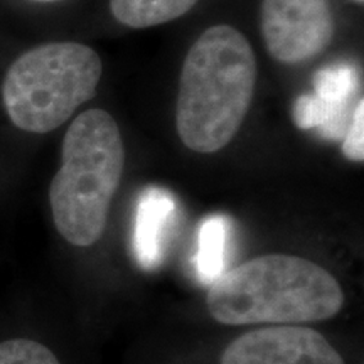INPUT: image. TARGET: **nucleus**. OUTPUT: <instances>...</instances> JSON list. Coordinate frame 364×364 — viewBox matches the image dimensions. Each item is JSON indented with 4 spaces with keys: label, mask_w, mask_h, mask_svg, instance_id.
Segmentation results:
<instances>
[{
    "label": "nucleus",
    "mask_w": 364,
    "mask_h": 364,
    "mask_svg": "<svg viewBox=\"0 0 364 364\" xmlns=\"http://www.w3.org/2000/svg\"><path fill=\"white\" fill-rule=\"evenodd\" d=\"M257 81V58L235 27L213 26L191 46L177 95L181 142L199 154L225 149L248 115Z\"/></svg>",
    "instance_id": "obj_1"
},
{
    "label": "nucleus",
    "mask_w": 364,
    "mask_h": 364,
    "mask_svg": "<svg viewBox=\"0 0 364 364\" xmlns=\"http://www.w3.org/2000/svg\"><path fill=\"white\" fill-rule=\"evenodd\" d=\"M344 292L334 275L294 255H263L209 285L208 309L226 326L304 324L338 316Z\"/></svg>",
    "instance_id": "obj_2"
},
{
    "label": "nucleus",
    "mask_w": 364,
    "mask_h": 364,
    "mask_svg": "<svg viewBox=\"0 0 364 364\" xmlns=\"http://www.w3.org/2000/svg\"><path fill=\"white\" fill-rule=\"evenodd\" d=\"M124 167V139L110 113L91 108L73 120L49 188L54 225L68 243L91 247L102 238Z\"/></svg>",
    "instance_id": "obj_3"
},
{
    "label": "nucleus",
    "mask_w": 364,
    "mask_h": 364,
    "mask_svg": "<svg viewBox=\"0 0 364 364\" xmlns=\"http://www.w3.org/2000/svg\"><path fill=\"white\" fill-rule=\"evenodd\" d=\"M102 73V59L88 46H38L7 70L2 83L4 108L21 130L48 134L95 97Z\"/></svg>",
    "instance_id": "obj_4"
},
{
    "label": "nucleus",
    "mask_w": 364,
    "mask_h": 364,
    "mask_svg": "<svg viewBox=\"0 0 364 364\" xmlns=\"http://www.w3.org/2000/svg\"><path fill=\"white\" fill-rule=\"evenodd\" d=\"M334 31L329 0H262V36L277 61L297 65L318 56Z\"/></svg>",
    "instance_id": "obj_5"
},
{
    "label": "nucleus",
    "mask_w": 364,
    "mask_h": 364,
    "mask_svg": "<svg viewBox=\"0 0 364 364\" xmlns=\"http://www.w3.org/2000/svg\"><path fill=\"white\" fill-rule=\"evenodd\" d=\"M221 364H344V359L317 331L275 326L236 338L223 353Z\"/></svg>",
    "instance_id": "obj_6"
},
{
    "label": "nucleus",
    "mask_w": 364,
    "mask_h": 364,
    "mask_svg": "<svg viewBox=\"0 0 364 364\" xmlns=\"http://www.w3.org/2000/svg\"><path fill=\"white\" fill-rule=\"evenodd\" d=\"M176 216V201L161 188H147L136 206L134 252L139 265L154 270L164 260L166 236Z\"/></svg>",
    "instance_id": "obj_7"
},
{
    "label": "nucleus",
    "mask_w": 364,
    "mask_h": 364,
    "mask_svg": "<svg viewBox=\"0 0 364 364\" xmlns=\"http://www.w3.org/2000/svg\"><path fill=\"white\" fill-rule=\"evenodd\" d=\"M314 86H316L317 97L324 100L332 112V125L326 139H343L353 117V112H349L348 105L358 88L356 70L349 65L326 68L316 75Z\"/></svg>",
    "instance_id": "obj_8"
},
{
    "label": "nucleus",
    "mask_w": 364,
    "mask_h": 364,
    "mask_svg": "<svg viewBox=\"0 0 364 364\" xmlns=\"http://www.w3.org/2000/svg\"><path fill=\"white\" fill-rule=\"evenodd\" d=\"M230 220L223 215L209 216L201 223L196 252V273L204 285H211L226 272V248Z\"/></svg>",
    "instance_id": "obj_9"
},
{
    "label": "nucleus",
    "mask_w": 364,
    "mask_h": 364,
    "mask_svg": "<svg viewBox=\"0 0 364 364\" xmlns=\"http://www.w3.org/2000/svg\"><path fill=\"white\" fill-rule=\"evenodd\" d=\"M196 4L198 0H110V9L120 24L147 29L179 19Z\"/></svg>",
    "instance_id": "obj_10"
},
{
    "label": "nucleus",
    "mask_w": 364,
    "mask_h": 364,
    "mask_svg": "<svg viewBox=\"0 0 364 364\" xmlns=\"http://www.w3.org/2000/svg\"><path fill=\"white\" fill-rule=\"evenodd\" d=\"M0 364H61L51 349L33 339H9L0 343Z\"/></svg>",
    "instance_id": "obj_11"
},
{
    "label": "nucleus",
    "mask_w": 364,
    "mask_h": 364,
    "mask_svg": "<svg viewBox=\"0 0 364 364\" xmlns=\"http://www.w3.org/2000/svg\"><path fill=\"white\" fill-rule=\"evenodd\" d=\"M343 154L349 161L363 162L364 161V102L358 100L353 110L351 124L343 136Z\"/></svg>",
    "instance_id": "obj_12"
},
{
    "label": "nucleus",
    "mask_w": 364,
    "mask_h": 364,
    "mask_svg": "<svg viewBox=\"0 0 364 364\" xmlns=\"http://www.w3.org/2000/svg\"><path fill=\"white\" fill-rule=\"evenodd\" d=\"M33 2H43V4H49V2H61V0H33Z\"/></svg>",
    "instance_id": "obj_13"
},
{
    "label": "nucleus",
    "mask_w": 364,
    "mask_h": 364,
    "mask_svg": "<svg viewBox=\"0 0 364 364\" xmlns=\"http://www.w3.org/2000/svg\"><path fill=\"white\" fill-rule=\"evenodd\" d=\"M353 2H356V4H363L364 0H353Z\"/></svg>",
    "instance_id": "obj_14"
}]
</instances>
